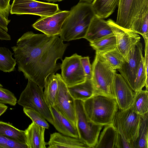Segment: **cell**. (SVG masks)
<instances>
[{"mask_svg": "<svg viewBox=\"0 0 148 148\" xmlns=\"http://www.w3.org/2000/svg\"><path fill=\"white\" fill-rule=\"evenodd\" d=\"M119 0H94L91 3L98 17L105 18L109 17L118 6Z\"/></svg>", "mask_w": 148, "mask_h": 148, "instance_id": "cell-22", "label": "cell"}, {"mask_svg": "<svg viewBox=\"0 0 148 148\" xmlns=\"http://www.w3.org/2000/svg\"><path fill=\"white\" fill-rule=\"evenodd\" d=\"M113 123L116 130V138L114 148H132L131 143L125 138L119 123L115 120Z\"/></svg>", "mask_w": 148, "mask_h": 148, "instance_id": "cell-33", "label": "cell"}, {"mask_svg": "<svg viewBox=\"0 0 148 148\" xmlns=\"http://www.w3.org/2000/svg\"><path fill=\"white\" fill-rule=\"evenodd\" d=\"M24 113L32 120V122L45 129L49 127V123L38 112L28 108H23Z\"/></svg>", "mask_w": 148, "mask_h": 148, "instance_id": "cell-32", "label": "cell"}, {"mask_svg": "<svg viewBox=\"0 0 148 148\" xmlns=\"http://www.w3.org/2000/svg\"><path fill=\"white\" fill-rule=\"evenodd\" d=\"M83 106L89 120L103 126L113 123L119 109L115 99L100 95L83 101Z\"/></svg>", "mask_w": 148, "mask_h": 148, "instance_id": "cell-3", "label": "cell"}, {"mask_svg": "<svg viewBox=\"0 0 148 148\" xmlns=\"http://www.w3.org/2000/svg\"><path fill=\"white\" fill-rule=\"evenodd\" d=\"M131 108L142 118L148 114V91L143 89L134 93Z\"/></svg>", "mask_w": 148, "mask_h": 148, "instance_id": "cell-24", "label": "cell"}, {"mask_svg": "<svg viewBox=\"0 0 148 148\" xmlns=\"http://www.w3.org/2000/svg\"><path fill=\"white\" fill-rule=\"evenodd\" d=\"M94 0H79V2L91 4Z\"/></svg>", "mask_w": 148, "mask_h": 148, "instance_id": "cell-39", "label": "cell"}, {"mask_svg": "<svg viewBox=\"0 0 148 148\" xmlns=\"http://www.w3.org/2000/svg\"><path fill=\"white\" fill-rule=\"evenodd\" d=\"M80 60L86 79H91L92 75V66L90 62L89 57L81 56Z\"/></svg>", "mask_w": 148, "mask_h": 148, "instance_id": "cell-35", "label": "cell"}, {"mask_svg": "<svg viewBox=\"0 0 148 148\" xmlns=\"http://www.w3.org/2000/svg\"><path fill=\"white\" fill-rule=\"evenodd\" d=\"M45 129L34 122L25 130L28 148H46L47 145L45 140Z\"/></svg>", "mask_w": 148, "mask_h": 148, "instance_id": "cell-19", "label": "cell"}, {"mask_svg": "<svg viewBox=\"0 0 148 148\" xmlns=\"http://www.w3.org/2000/svg\"><path fill=\"white\" fill-rule=\"evenodd\" d=\"M114 120L120 126L125 138L134 148L141 123L140 116L130 107L125 110L119 109Z\"/></svg>", "mask_w": 148, "mask_h": 148, "instance_id": "cell-9", "label": "cell"}, {"mask_svg": "<svg viewBox=\"0 0 148 148\" xmlns=\"http://www.w3.org/2000/svg\"><path fill=\"white\" fill-rule=\"evenodd\" d=\"M116 135V130L114 123L104 126L94 148H114Z\"/></svg>", "mask_w": 148, "mask_h": 148, "instance_id": "cell-21", "label": "cell"}, {"mask_svg": "<svg viewBox=\"0 0 148 148\" xmlns=\"http://www.w3.org/2000/svg\"><path fill=\"white\" fill-rule=\"evenodd\" d=\"M116 23L131 30L132 23L143 11L148 7V0H119Z\"/></svg>", "mask_w": 148, "mask_h": 148, "instance_id": "cell-8", "label": "cell"}, {"mask_svg": "<svg viewBox=\"0 0 148 148\" xmlns=\"http://www.w3.org/2000/svg\"><path fill=\"white\" fill-rule=\"evenodd\" d=\"M92 66L91 80L94 95H104L115 99L113 84L116 70L96 52Z\"/></svg>", "mask_w": 148, "mask_h": 148, "instance_id": "cell-4", "label": "cell"}, {"mask_svg": "<svg viewBox=\"0 0 148 148\" xmlns=\"http://www.w3.org/2000/svg\"><path fill=\"white\" fill-rule=\"evenodd\" d=\"M143 46L140 41L130 52L128 62L125 61L121 68L118 70L133 91L136 75L143 57Z\"/></svg>", "mask_w": 148, "mask_h": 148, "instance_id": "cell-12", "label": "cell"}, {"mask_svg": "<svg viewBox=\"0 0 148 148\" xmlns=\"http://www.w3.org/2000/svg\"><path fill=\"white\" fill-rule=\"evenodd\" d=\"M0 135L27 146L25 131L18 129L9 123L0 121Z\"/></svg>", "mask_w": 148, "mask_h": 148, "instance_id": "cell-25", "label": "cell"}, {"mask_svg": "<svg viewBox=\"0 0 148 148\" xmlns=\"http://www.w3.org/2000/svg\"><path fill=\"white\" fill-rule=\"evenodd\" d=\"M14 54L5 47H0V70L3 72H10L14 71L16 63L12 57Z\"/></svg>", "mask_w": 148, "mask_h": 148, "instance_id": "cell-27", "label": "cell"}, {"mask_svg": "<svg viewBox=\"0 0 148 148\" xmlns=\"http://www.w3.org/2000/svg\"><path fill=\"white\" fill-rule=\"evenodd\" d=\"M1 148H28L27 146L8 138L0 135Z\"/></svg>", "mask_w": 148, "mask_h": 148, "instance_id": "cell-34", "label": "cell"}, {"mask_svg": "<svg viewBox=\"0 0 148 148\" xmlns=\"http://www.w3.org/2000/svg\"><path fill=\"white\" fill-rule=\"evenodd\" d=\"M60 10L56 4L36 0H13L10 13L12 14L34 15L42 17L52 15Z\"/></svg>", "mask_w": 148, "mask_h": 148, "instance_id": "cell-7", "label": "cell"}, {"mask_svg": "<svg viewBox=\"0 0 148 148\" xmlns=\"http://www.w3.org/2000/svg\"><path fill=\"white\" fill-rule=\"evenodd\" d=\"M113 86L115 99L119 109L125 110L130 108L135 92L121 74L116 73Z\"/></svg>", "mask_w": 148, "mask_h": 148, "instance_id": "cell-15", "label": "cell"}, {"mask_svg": "<svg viewBox=\"0 0 148 148\" xmlns=\"http://www.w3.org/2000/svg\"><path fill=\"white\" fill-rule=\"evenodd\" d=\"M107 21L116 37L117 49L123 56L125 61L127 62L130 52L136 43L140 41V37L132 30L119 26L111 19Z\"/></svg>", "mask_w": 148, "mask_h": 148, "instance_id": "cell-10", "label": "cell"}, {"mask_svg": "<svg viewBox=\"0 0 148 148\" xmlns=\"http://www.w3.org/2000/svg\"><path fill=\"white\" fill-rule=\"evenodd\" d=\"M49 2H60L62 1L63 0H44Z\"/></svg>", "mask_w": 148, "mask_h": 148, "instance_id": "cell-40", "label": "cell"}, {"mask_svg": "<svg viewBox=\"0 0 148 148\" xmlns=\"http://www.w3.org/2000/svg\"><path fill=\"white\" fill-rule=\"evenodd\" d=\"M58 87V81L56 74H51L45 79L43 91L45 101L49 106L55 105Z\"/></svg>", "mask_w": 148, "mask_h": 148, "instance_id": "cell-23", "label": "cell"}, {"mask_svg": "<svg viewBox=\"0 0 148 148\" xmlns=\"http://www.w3.org/2000/svg\"><path fill=\"white\" fill-rule=\"evenodd\" d=\"M53 116L52 125L59 133L65 135L79 138L77 127L56 105L49 106Z\"/></svg>", "mask_w": 148, "mask_h": 148, "instance_id": "cell-16", "label": "cell"}, {"mask_svg": "<svg viewBox=\"0 0 148 148\" xmlns=\"http://www.w3.org/2000/svg\"><path fill=\"white\" fill-rule=\"evenodd\" d=\"M81 56L75 53L62 60L61 75L68 87L81 83L86 79L80 61Z\"/></svg>", "mask_w": 148, "mask_h": 148, "instance_id": "cell-11", "label": "cell"}, {"mask_svg": "<svg viewBox=\"0 0 148 148\" xmlns=\"http://www.w3.org/2000/svg\"><path fill=\"white\" fill-rule=\"evenodd\" d=\"M56 74L58 79V87L55 105L76 126L75 100L70 93L68 86L62 79L61 74Z\"/></svg>", "mask_w": 148, "mask_h": 148, "instance_id": "cell-14", "label": "cell"}, {"mask_svg": "<svg viewBox=\"0 0 148 148\" xmlns=\"http://www.w3.org/2000/svg\"><path fill=\"white\" fill-rule=\"evenodd\" d=\"M95 15L92 4L79 2L69 11L61 27L60 38L69 41L84 38Z\"/></svg>", "mask_w": 148, "mask_h": 148, "instance_id": "cell-2", "label": "cell"}, {"mask_svg": "<svg viewBox=\"0 0 148 148\" xmlns=\"http://www.w3.org/2000/svg\"><path fill=\"white\" fill-rule=\"evenodd\" d=\"M10 0H0V13L5 18L8 19L10 12Z\"/></svg>", "mask_w": 148, "mask_h": 148, "instance_id": "cell-36", "label": "cell"}, {"mask_svg": "<svg viewBox=\"0 0 148 148\" xmlns=\"http://www.w3.org/2000/svg\"><path fill=\"white\" fill-rule=\"evenodd\" d=\"M68 46L58 36H49L32 31L24 33L11 47L18 66L25 79L42 89L47 77L60 69L57 63Z\"/></svg>", "mask_w": 148, "mask_h": 148, "instance_id": "cell-1", "label": "cell"}, {"mask_svg": "<svg viewBox=\"0 0 148 148\" xmlns=\"http://www.w3.org/2000/svg\"><path fill=\"white\" fill-rule=\"evenodd\" d=\"M131 30L141 35L145 42L148 41V7L145 8L134 20Z\"/></svg>", "mask_w": 148, "mask_h": 148, "instance_id": "cell-26", "label": "cell"}, {"mask_svg": "<svg viewBox=\"0 0 148 148\" xmlns=\"http://www.w3.org/2000/svg\"><path fill=\"white\" fill-rule=\"evenodd\" d=\"M8 107L4 104L0 103V116L6 110Z\"/></svg>", "mask_w": 148, "mask_h": 148, "instance_id": "cell-38", "label": "cell"}, {"mask_svg": "<svg viewBox=\"0 0 148 148\" xmlns=\"http://www.w3.org/2000/svg\"><path fill=\"white\" fill-rule=\"evenodd\" d=\"M1 87H3V86L0 83V88Z\"/></svg>", "mask_w": 148, "mask_h": 148, "instance_id": "cell-41", "label": "cell"}, {"mask_svg": "<svg viewBox=\"0 0 148 148\" xmlns=\"http://www.w3.org/2000/svg\"><path fill=\"white\" fill-rule=\"evenodd\" d=\"M96 52L116 70L119 69L125 61L123 56L117 48L107 51Z\"/></svg>", "mask_w": 148, "mask_h": 148, "instance_id": "cell-28", "label": "cell"}, {"mask_svg": "<svg viewBox=\"0 0 148 148\" xmlns=\"http://www.w3.org/2000/svg\"><path fill=\"white\" fill-rule=\"evenodd\" d=\"M10 21V20L5 18L0 13V28L1 29L7 32L8 31V25Z\"/></svg>", "mask_w": 148, "mask_h": 148, "instance_id": "cell-37", "label": "cell"}, {"mask_svg": "<svg viewBox=\"0 0 148 148\" xmlns=\"http://www.w3.org/2000/svg\"><path fill=\"white\" fill-rule=\"evenodd\" d=\"M148 79L144 64L143 56L140 62L134 84V92H138L142 90L145 86L146 90H148Z\"/></svg>", "mask_w": 148, "mask_h": 148, "instance_id": "cell-31", "label": "cell"}, {"mask_svg": "<svg viewBox=\"0 0 148 148\" xmlns=\"http://www.w3.org/2000/svg\"><path fill=\"white\" fill-rule=\"evenodd\" d=\"M47 145L49 148H90L79 138L73 137L56 132L50 134Z\"/></svg>", "mask_w": 148, "mask_h": 148, "instance_id": "cell-18", "label": "cell"}, {"mask_svg": "<svg viewBox=\"0 0 148 148\" xmlns=\"http://www.w3.org/2000/svg\"><path fill=\"white\" fill-rule=\"evenodd\" d=\"M75 103L76 126L79 138L90 148H94L104 126L89 120L84 108L83 101L75 100Z\"/></svg>", "mask_w": 148, "mask_h": 148, "instance_id": "cell-6", "label": "cell"}, {"mask_svg": "<svg viewBox=\"0 0 148 148\" xmlns=\"http://www.w3.org/2000/svg\"><path fill=\"white\" fill-rule=\"evenodd\" d=\"M113 35L107 21L95 15L90 23L84 38L90 43Z\"/></svg>", "mask_w": 148, "mask_h": 148, "instance_id": "cell-17", "label": "cell"}, {"mask_svg": "<svg viewBox=\"0 0 148 148\" xmlns=\"http://www.w3.org/2000/svg\"><path fill=\"white\" fill-rule=\"evenodd\" d=\"M17 103L23 108H29L38 112L52 125V115L49 106L45 99L43 89L34 82L28 80Z\"/></svg>", "mask_w": 148, "mask_h": 148, "instance_id": "cell-5", "label": "cell"}, {"mask_svg": "<svg viewBox=\"0 0 148 148\" xmlns=\"http://www.w3.org/2000/svg\"><path fill=\"white\" fill-rule=\"evenodd\" d=\"M68 90L75 100L84 101L94 95L91 79H86L81 83L68 87Z\"/></svg>", "mask_w": 148, "mask_h": 148, "instance_id": "cell-20", "label": "cell"}, {"mask_svg": "<svg viewBox=\"0 0 148 148\" xmlns=\"http://www.w3.org/2000/svg\"><path fill=\"white\" fill-rule=\"evenodd\" d=\"M90 45L96 52H98L107 51L117 48L116 40L114 35L90 43Z\"/></svg>", "mask_w": 148, "mask_h": 148, "instance_id": "cell-29", "label": "cell"}, {"mask_svg": "<svg viewBox=\"0 0 148 148\" xmlns=\"http://www.w3.org/2000/svg\"><path fill=\"white\" fill-rule=\"evenodd\" d=\"M141 118L138 136L134 143V148H148V114Z\"/></svg>", "mask_w": 148, "mask_h": 148, "instance_id": "cell-30", "label": "cell"}, {"mask_svg": "<svg viewBox=\"0 0 148 148\" xmlns=\"http://www.w3.org/2000/svg\"><path fill=\"white\" fill-rule=\"evenodd\" d=\"M69 13V11L60 10L52 15L41 17L32 24V26L48 36H58Z\"/></svg>", "mask_w": 148, "mask_h": 148, "instance_id": "cell-13", "label": "cell"}]
</instances>
